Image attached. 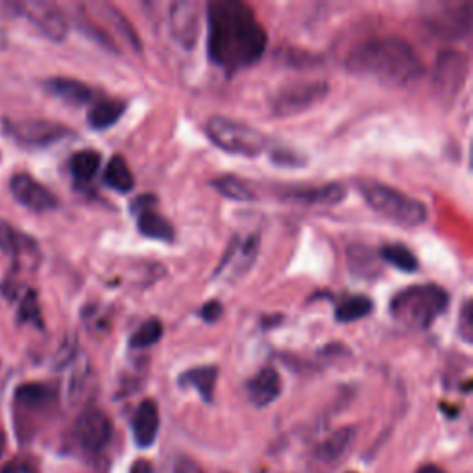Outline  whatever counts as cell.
I'll return each instance as SVG.
<instances>
[{"instance_id":"e575fe53","label":"cell","mask_w":473,"mask_h":473,"mask_svg":"<svg viewBox=\"0 0 473 473\" xmlns=\"http://www.w3.org/2000/svg\"><path fill=\"white\" fill-rule=\"evenodd\" d=\"M222 313H224L222 303L217 301V300H211V301H207V303H204V305L200 307L198 317H200L205 324H217V322L220 320Z\"/></svg>"},{"instance_id":"ffe728a7","label":"cell","mask_w":473,"mask_h":473,"mask_svg":"<svg viewBox=\"0 0 473 473\" xmlns=\"http://www.w3.org/2000/svg\"><path fill=\"white\" fill-rule=\"evenodd\" d=\"M217 380H219V368L209 365V366L188 368L178 377V383L181 389H195L205 404H211L212 396H215Z\"/></svg>"},{"instance_id":"484cf974","label":"cell","mask_w":473,"mask_h":473,"mask_svg":"<svg viewBox=\"0 0 473 473\" xmlns=\"http://www.w3.org/2000/svg\"><path fill=\"white\" fill-rule=\"evenodd\" d=\"M211 187L217 188V191L228 198V200H233V202H253L257 200L255 193L252 191V187L236 176H229V174H224V176H217L215 180H211Z\"/></svg>"},{"instance_id":"83f0119b","label":"cell","mask_w":473,"mask_h":473,"mask_svg":"<svg viewBox=\"0 0 473 473\" xmlns=\"http://www.w3.org/2000/svg\"><path fill=\"white\" fill-rule=\"evenodd\" d=\"M102 163V156L97 150H80L70 157V172L78 183H89L97 176Z\"/></svg>"},{"instance_id":"52a82bcc","label":"cell","mask_w":473,"mask_h":473,"mask_svg":"<svg viewBox=\"0 0 473 473\" xmlns=\"http://www.w3.org/2000/svg\"><path fill=\"white\" fill-rule=\"evenodd\" d=\"M70 133L73 132L67 126L44 121V118H22V121L6 123V135H10L22 147H51Z\"/></svg>"},{"instance_id":"7a4b0ae2","label":"cell","mask_w":473,"mask_h":473,"mask_svg":"<svg viewBox=\"0 0 473 473\" xmlns=\"http://www.w3.org/2000/svg\"><path fill=\"white\" fill-rule=\"evenodd\" d=\"M346 68L353 76L387 87H407L425 75V65L413 44L387 36L361 43L348 54Z\"/></svg>"},{"instance_id":"4316f807","label":"cell","mask_w":473,"mask_h":473,"mask_svg":"<svg viewBox=\"0 0 473 473\" xmlns=\"http://www.w3.org/2000/svg\"><path fill=\"white\" fill-rule=\"evenodd\" d=\"M373 311V301L363 294L344 298L335 309V320L341 324H351L366 318Z\"/></svg>"},{"instance_id":"d590c367","label":"cell","mask_w":473,"mask_h":473,"mask_svg":"<svg viewBox=\"0 0 473 473\" xmlns=\"http://www.w3.org/2000/svg\"><path fill=\"white\" fill-rule=\"evenodd\" d=\"M0 473H39V469L32 461L19 457V459L10 461Z\"/></svg>"},{"instance_id":"44dd1931","label":"cell","mask_w":473,"mask_h":473,"mask_svg":"<svg viewBox=\"0 0 473 473\" xmlns=\"http://www.w3.org/2000/svg\"><path fill=\"white\" fill-rule=\"evenodd\" d=\"M126 111V104L123 100H100L92 104V108L87 113V123L92 130L104 132L115 126L121 121Z\"/></svg>"},{"instance_id":"8992f818","label":"cell","mask_w":473,"mask_h":473,"mask_svg":"<svg viewBox=\"0 0 473 473\" xmlns=\"http://www.w3.org/2000/svg\"><path fill=\"white\" fill-rule=\"evenodd\" d=\"M329 92V84L324 80H300L281 85L270 99V109L276 116L287 118L311 109L322 102Z\"/></svg>"},{"instance_id":"6da1fadb","label":"cell","mask_w":473,"mask_h":473,"mask_svg":"<svg viewBox=\"0 0 473 473\" xmlns=\"http://www.w3.org/2000/svg\"><path fill=\"white\" fill-rule=\"evenodd\" d=\"M207 56L226 75H235L263 58L269 36L255 12L241 0L207 4Z\"/></svg>"},{"instance_id":"74e56055","label":"cell","mask_w":473,"mask_h":473,"mask_svg":"<svg viewBox=\"0 0 473 473\" xmlns=\"http://www.w3.org/2000/svg\"><path fill=\"white\" fill-rule=\"evenodd\" d=\"M130 473H152V466L147 461H137Z\"/></svg>"},{"instance_id":"ac0fdd59","label":"cell","mask_w":473,"mask_h":473,"mask_svg":"<svg viewBox=\"0 0 473 473\" xmlns=\"http://www.w3.org/2000/svg\"><path fill=\"white\" fill-rule=\"evenodd\" d=\"M259 246H261V241H259V235H250L246 236V241H239V239H233L231 246L228 248L224 259L220 261L215 276H219L222 270H226L228 267L235 269L236 276L241 272H246L259 253Z\"/></svg>"},{"instance_id":"ab89813d","label":"cell","mask_w":473,"mask_h":473,"mask_svg":"<svg viewBox=\"0 0 473 473\" xmlns=\"http://www.w3.org/2000/svg\"><path fill=\"white\" fill-rule=\"evenodd\" d=\"M4 449H6V435L3 429H0V457L4 455Z\"/></svg>"},{"instance_id":"603a6c76","label":"cell","mask_w":473,"mask_h":473,"mask_svg":"<svg viewBox=\"0 0 473 473\" xmlns=\"http://www.w3.org/2000/svg\"><path fill=\"white\" fill-rule=\"evenodd\" d=\"M348 267L349 272L357 277L372 279L380 276V263H377L373 250L363 245H351L348 248Z\"/></svg>"},{"instance_id":"3957f363","label":"cell","mask_w":473,"mask_h":473,"mask_svg":"<svg viewBox=\"0 0 473 473\" xmlns=\"http://www.w3.org/2000/svg\"><path fill=\"white\" fill-rule=\"evenodd\" d=\"M449 305L447 293L435 283L413 285L394 294L390 301L392 318L411 329H429Z\"/></svg>"},{"instance_id":"7402d4cb","label":"cell","mask_w":473,"mask_h":473,"mask_svg":"<svg viewBox=\"0 0 473 473\" xmlns=\"http://www.w3.org/2000/svg\"><path fill=\"white\" fill-rule=\"evenodd\" d=\"M104 183L121 195L133 191L135 178L123 156H113L108 161L106 171H104Z\"/></svg>"},{"instance_id":"e0dca14e","label":"cell","mask_w":473,"mask_h":473,"mask_svg":"<svg viewBox=\"0 0 473 473\" xmlns=\"http://www.w3.org/2000/svg\"><path fill=\"white\" fill-rule=\"evenodd\" d=\"M133 440L139 447H150L159 433V407L154 399H145L132 420Z\"/></svg>"},{"instance_id":"8d00e7d4","label":"cell","mask_w":473,"mask_h":473,"mask_svg":"<svg viewBox=\"0 0 473 473\" xmlns=\"http://www.w3.org/2000/svg\"><path fill=\"white\" fill-rule=\"evenodd\" d=\"M172 473H204V471H202V468H200L195 461L183 457V459H180V461L176 462Z\"/></svg>"},{"instance_id":"d6a6232c","label":"cell","mask_w":473,"mask_h":473,"mask_svg":"<svg viewBox=\"0 0 473 473\" xmlns=\"http://www.w3.org/2000/svg\"><path fill=\"white\" fill-rule=\"evenodd\" d=\"M270 161L277 164V167L296 169V167H305L307 159L291 148H276L274 152H270Z\"/></svg>"},{"instance_id":"f35d334b","label":"cell","mask_w":473,"mask_h":473,"mask_svg":"<svg viewBox=\"0 0 473 473\" xmlns=\"http://www.w3.org/2000/svg\"><path fill=\"white\" fill-rule=\"evenodd\" d=\"M416 473H445L442 468H438V466H435V464H425V466H421Z\"/></svg>"},{"instance_id":"d6986e66","label":"cell","mask_w":473,"mask_h":473,"mask_svg":"<svg viewBox=\"0 0 473 473\" xmlns=\"http://www.w3.org/2000/svg\"><path fill=\"white\" fill-rule=\"evenodd\" d=\"M44 91L51 92L52 97L60 99L61 102L68 104V106H84V104H89L94 97L92 89L80 82V80H75V78H63V76H54V78H49L44 80L43 84Z\"/></svg>"},{"instance_id":"f1b7e54d","label":"cell","mask_w":473,"mask_h":473,"mask_svg":"<svg viewBox=\"0 0 473 473\" xmlns=\"http://www.w3.org/2000/svg\"><path fill=\"white\" fill-rule=\"evenodd\" d=\"M380 257L383 259L385 263L392 265L394 269L401 270V272H407L413 274L418 270V257L414 255V252L401 245V243H394V245H385L380 250Z\"/></svg>"},{"instance_id":"277c9868","label":"cell","mask_w":473,"mask_h":473,"mask_svg":"<svg viewBox=\"0 0 473 473\" xmlns=\"http://www.w3.org/2000/svg\"><path fill=\"white\" fill-rule=\"evenodd\" d=\"M357 188L365 202L383 219L404 226L416 228L428 220V207L423 202L405 195L404 191L375 180H359Z\"/></svg>"},{"instance_id":"9c48e42d","label":"cell","mask_w":473,"mask_h":473,"mask_svg":"<svg viewBox=\"0 0 473 473\" xmlns=\"http://www.w3.org/2000/svg\"><path fill=\"white\" fill-rule=\"evenodd\" d=\"M17 8L46 39L54 43L65 41L68 34V20L60 6L54 3H44V0H32V3L17 4Z\"/></svg>"},{"instance_id":"5b68a950","label":"cell","mask_w":473,"mask_h":473,"mask_svg":"<svg viewBox=\"0 0 473 473\" xmlns=\"http://www.w3.org/2000/svg\"><path fill=\"white\" fill-rule=\"evenodd\" d=\"M205 135L215 147L220 150L243 156V157H257L267 148L265 135L239 121H231L228 116H212L205 124Z\"/></svg>"},{"instance_id":"ba28073f","label":"cell","mask_w":473,"mask_h":473,"mask_svg":"<svg viewBox=\"0 0 473 473\" xmlns=\"http://www.w3.org/2000/svg\"><path fill=\"white\" fill-rule=\"evenodd\" d=\"M113 437V423L100 409L84 411L75 423V438L85 453L97 455L109 444Z\"/></svg>"},{"instance_id":"2e32d148","label":"cell","mask_w":473,"mask_h":473,"mask_svg":"<svg viewBox=\"0 0 473 473\" xmlns=\"http://www.w3.org/2000/svg\"><path fill=\"white\" fill-rule=\"evenodd\" d=\"M281 377L279 373L267 366L263 370H259L252 380L246 383V394H248V399L252 401V404L255 407H269L270 404H274V401L279 397L281 394Z\"/></svg>"},{"instance_id":"9a60e30c","label":"cell","mask_w":473,"mask_h":473,"mask_svg":"<svg viewBox=\"0 0 473 473\" xmlns=\"http://www.w3.org/2000/svg\"><path fill=\"white\" fill-rule=\"evenodd\" d=\"M346 187L339 181H331L318 187H298L291 188L289 193L283 195L285 200L298 202L303 205H337L346 198Z\"/></svg>"},{"instance_id":"d4e9b609","label":"cell","mask_w":473,"mask_h":473,"mask_svg":"<svg viewBox=\"0 0 473 473\" xmlns=\"http://www.w3.org/2000/svg\"><path fill=\"white\" fill-rule=\"evenodd\" d=\"M56 397V392L43 383H27L15 390V401L27 409H43L51 405Z\"/></svg>"},{"instance_id":"5bb4252c","label":"cell","mask_w":473,"mask_h":473,"mask_svg":"<svg viewBox=\"0 0 473 473\" xmlns=\"http://www.w3.org/2000/svg\"><path fill=\"white\" fill-rule=\"evenodd\" d=\"M468 73L466 56L457 51H445L438 54L437 68H435V87L447 94H455L461 91V85Z\"/></svg>"},{"instance_id":"8fae6325","label":"cell","mask_w":473,"mask_h":473,"mask_svg":"<svg viewBox=\"0 0 473 473\" xmlns=\"http://www.w3.org/2000/svg\"><path fill=\"white\" fill-rule=\"evenodd\" d=\"M169 28L172 39L185 51H193L200 37V12L196 3H174L169 13Z\"/></svg>"},{"instance_id":"30bf717a","label":"cell","mask_w":473,"mask_h":473,"mask_svg":"<svg viewBox=\"0 0 473 473\" xmlns=\"http://www.w3.org/2000/svg\"><path fill=\"white\" fill-rule=\"evenodd\" d=\"M157 198L154 195L139 196L132 202V212L137 215V229L147 239L161 241V243H174L176 231L172 224L154 209Z\"/></svg>"},{"instance_id":"f546056e","label":"cell","mask_w":473,"mask_h":473,"mask_svg":"<svg viewBox=\"0 0 473 473\" xmlns=\"http://www.w3.org/2000/svg\"><path fill=\"white\" fill-rule=\"evenodd\" d=\"M163 337V324L159 318H148L137 327L135 333L130 337V346L133 349H147L156 346Z\"/></svg>"},{"instance_id":"cb8c5ba5","label":"cell","mask_w":473,"mask_h":473,"mask_svg":"<svg viewBox=\"0 0 473 473\" xmlns=\"http://www.w3.org/2000/svg\"><path fill=\"white\" fill-rule=\"evenodd\" d=\"M0 250L4 253H10L13 257L22 255H36L37 245L30 239V236L22 235L8 222H0Z\"/></svg>"},{"instance_id":"1f68e13d","label":"cell","mask_w":473,"mask_h":473,"mask_svg":"<svg viewBox=\"0 0 473 473\" xmlns=\"http://www.w3.org/2000/svg\"><path fill=\"white\" fill-rule=\"evenodd\" d=\"M19 322L22 324H34L36 327H43V317H41V307L36 291L27 289L25 296L20 300L19 307Z\"/></svg>"},{"instance_id":"7c38bea8","label":"cell","mask_w":473,"mask_h":473,"mask_svg":"<svg viewBox=\"0 0 473 473\" xmlns=\"http://www.w3.org/2000/svg\"><path fill=\"white\" fill-rule=\"evenodd\" d=\"M428 27L440 39H462L471 30V4L442 8L428 17Z\"/></svg>"},{"instance_id":"836d02e7","label":"cell","mask_w":473,"mask_h":473,"mask_svg":"<svg viewBox=\"0 0 473 473\" xmlns=\"http://www.w3.org/2000/svg\"><path fill=\"white\" fill-rule=\"evenodd\" d=\"M459 335L468 344L473 339V307H471V300H466L464 305H462V311H461V317H459Z\"/></svg>"},{"instance_id":"4fadbf2b","label":"cell","mask_w":473,"mask_h":473,"mask_svg":"<svg viewBox=\"0 0 473 473\" xmlns=\"http://www.w3.org/2000/svg\"><path fill=\"white\" fill-rule=\"evenodd\" d=\"M10 191L20 205L36 212L52 211L58 207L56 196L30 174H15L10 181Z\"/></svg>"},{"instance_id":"4dcf8cb0","label":"cell","mask_w":473,"mask_h":473,"mask_svg":"<svg viewBox=\"0 0 473 473\" xmlns=\"http://www.w3.org/2000/svg\"><path fill=\"white\" fill-rule=\"evenodd\" d=\"M351 429H341L333 437H329L318 449V457L324 461H333L344 453V449L351 442Z\"/></svg>"}]
</instances>
